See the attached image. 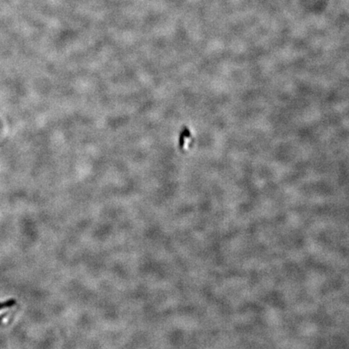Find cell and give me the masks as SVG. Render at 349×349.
Segmentation results:
<instances>
[{
  "instance_id": "6da1fadb",
  "label": "cell",
  "mask_w": 349,
  "mask_h": 349,
  "mask_svg": "<svg viewBox=\"0 0 349 349\" xmlns=\"http://www.w3.org/2000/svg\"><path fill=\"white\" fill-rule=\"evenodd\" d=\"M16 304V301L15 299H9L7 300V301H6V302H0V310H2V309H4V308H7V307H11V306H15Z\"/></svg>"
}]
</instances>
